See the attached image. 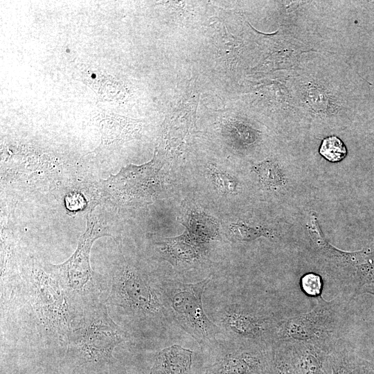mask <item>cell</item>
<instances>
[{
	"label": "cell",
	"mask_w": 374,
	"mask_h": 374,
	"mask_svg": "<svg viewBox=\"0 0 374 374\" xmlns=\"http://www.w3.org/2000/svg\"><path fill=\"white\" fill-rule=\"evenodd\" d=\"M283 342L287 346L295 374H332L331 351L308 343Z\"/></svg>",
	"instance_id": "cell-9"
},
{
	"label": "cell",
	"mask_w": 374,
	"mask_h": 374,
	"mask_svg": "<svg viewBox=\"0 0 374 374\" xmlns=\"http://www.w3.org/2000/svg\"><path fill=\"white\" fill-rule=\"evenodd\" d=\"M127 337L111 318L107 305L100 301L75 316L68 335L66 355L80 365H109L113 362L115 348Z\"/></svg>",
	"instance_id": "cell-1"
},
{
	"label": "cell",
	"mask_w": 374,
	"mask_h": 374,
	"mask_svg": "<svg viewBox=\"0 0 374 374\" xmlns=\"http://www.w3.org/2000/svg\"><path fill=\"white\" fill-rule=\"evenodd\" d=\"M193 352L178 345L163 348L154 364L168 374H191Z\"/></svg>",
	"instance_id": "cell-13"
},
{
	"label": "cell",
	"mask_w": 374,
	"mask_h": 374,
	"mask_svg": "<svg viewBox=\"0 0 374 374\" xmlns=\"http://www.w3.org/2000/svg\"><path fill=\"white\" fill-rule=\"evenodd\" d=\"M66 204L68 208L71 211L78 210L83 207L84 199L80 194H70L66 197Z\"/></svg>",
	"instance_id": "cell-19"
},
{
	"label": "cell",
	"mask_w": 374,
	"mask_h": 374,
	"mask_svg": "<svg viewBox=\"0 0 374 374\" xmlns=\"http://www.w3.org/2000/svg\"><path fill=\"white\" fill-rule=\"evenodd\" d=\"M272 347L238 345L208 368L215 374H272Z\"/></svg>",
	"instance_id": "cell-8"
},
{
	"label": "cell",
	"mask_w": 374,
	"mask_h": 374,
	"mask_svg": "<svg viewBox=\"0 0 374 374\" xmlns=\"http://www.w3.org/2000/svg\"><path fill=\"white\" fill-rule=\"evenodd\" d=\"M301 285L303 292L311 296L321 295L323 283L320 276L316 274L308 273L304 275L301 279Z\"/></svg>",
	"instance_id": "cell-17"
},
{
	"label": "cell",
	"mask_w": 374,
	"mask_h": 374,
	"mask_svg": "<svg viewBox=\"0 0 374 374\" xmlns=\"http://www.w3.org/2000/svg\"><path fill=\"white\" fill-rule=\"evenodd\" d=\"M213 177L220 190L223 193H232L235 190V181L224 173L213 171Z\"/></svg>",
	"instance_id": "cell-18"
},
{
	"label": "cell",
	"mask_w": 374,
	"mask_h": 374,
	"mask_svg": "<svg viewBox=\"0 0 374 374\" xmlns=\"http://www.w3.org/2000/svg\"><path fill=\"white\" fill-rule=\"evenodd\" d=\"M98 126L102 134V144L106 146L135 138L141 128L136 121L116 115L103 118Z\"/></svg>",
	"instance_id": "cell-12"
},
{
	"label": "cell",
	"mask_w": 374,
	"mask_h": 374,
	"mask_svg": "<svg viewBox=\"0 0 374 374\" xmlns=\"http://www.w3.org/2000/svg\"><path fill=\"white\" fill-rule=\"evenodd\" d=\"M272 374H295L286 344L277 341L272 347Z\"/></svg>",
	"instance_id": "cell-15"
},
{
	"label": "cell",
	"mask_w": 374,
	"mask_h": 374,
	"mask_svg": "<svg viewBox=\"0 0 374 374\" xmlns=\"http://www.w3.org/2000/svg\"><path fill=\"white\" fill-rule=\"evenodd\" d=\"M25 292L34 312L38 332L47 340L67 343L75 312L58 281L35 262L23 271Z\"/></svg>",
	"instance_id": "cell-2"
},
{
	"label": "cell",
	"mask_w": 374,
	"mask_h": 374,
	"mask_svg": "<svg viewBox=\"0 0 374 374\" xmlns=\"http://www.w3.org/2000/svg\"><path fill=\"white\" fill-rule=\"evenodd\" d=\"M108 235L103 227L97 225L95 217L89 215L87 230L81 235L73 254L65 262L51 265L48 269V272L64 290L76 312L100 301L102 286L94 276L89 257L93 242Z\"/></svg>",
	"instance_id": "cell-4"
},
{
	"label": "cell",
	"mask_w": 374,
	"mask_h": 374,
	"mask_svg": "<svg viewBox=\"0 0 374 374\" xmlns=\"http://www.w3.org/2000/svg\"><path fill=\"white\" fill-rule=\"evenodd\" d=\"M221 326L239 345L271 348L277 342V333L284 318L261 308L231 304L220 313Z\"/></svg>",
	"instance_id": "cell-7"
},
{
	"label": "cell",
	"mask_w": 374,
	"mask_h": 374,
	"mask_svg": "<svg viewBox=\"0 0 374 374\" xmlns=\"http://www.w3.org/2000/svg\"><path fill=\"white\" fill-rule=\"evenodd\" d=\"M106 302L136 321H159L168 315L159 287L127 262L120 263L113 271Z\"/></svg>",
	"instance_id": "cell-5"
},
{
	"label": "cell",
	"mask_w": 374,
	"mask_h": 374,
	"mask_svg": "<svg viewBox=\"0 0 374 374\" xmlns=\"http://www.w3.org/2000/svg\"><path fill=\"white\" fill-rule=\"evenodd\" d=\"M210 280L207 278L195 283L169 281L159 287L167 314L202 346L213 343L220 332L203 308L202 295Z\"/></svg>",
	"instance_id": "cell-6"
},
{
	"label": "cell",
	"mask_w": 374,
	"mask_h": 374,
	"mask_svg": "<svg viewBox=\"0 0 374 374\" xmlns=\"http://www.w3.org/2000/svg\"><path fill=\"white\" fill-rule=\"evenodd\" d=\"M82 74L85 83L89 85L102 100L120 99L126 93L123 85L118 80L101 71L96 72L86 68L82 70Z\"/></svg>",
	"instance_id": "cell-14"
},
{
	"label": "cell",
	"mask_w": 374,
	"mask_h": 374,
	"mask_svg": "<svg viewBox=\"0 0 374 374\" xmlns=\"http://www.w3.org/2000/svg\"><path fill=\"white\" fill-rule=\"evenodd\" d=\"M149 374H168L159 366L155 364H153Z\"/></svg>",
	"instance_id": "cell-20"
},
{
	"label": "cell",
	"mask_w": 374,
	"mask_h": 374,
	"mask_svg": "<svg viewBox=\"0 0 374 374\" xmlns=\"http://www.w3.org/2000/svg\"><path fill=\"white\" fill-rule=\"evenodd\" d=\"M332 374H374V363L339 340L330 353Z\"/></svg>",
	"instance_id": "cell-11"
},
{
	"label": "cell",
	"mask_w": 374,
	"mask_h": 374,
	"mask_svg": "<svg viewBox=\"0 0 374 374\" xmlns=\"http://www.w3.org/2000/svg\"><path fill=\"white\" fill-rule=\"evenodd\" d=\"M204 374H215V373H214L212 371L208 368L206 371L204 373Z\"/></svg>",
	"instance_id": "cell-21"
},
{
	"label": "cell",
	"mask_w": 374,
	"mask_h": 374,
	"mask_svg": "<svg viewBox=\"0 0 374 374\" xmlns=\"http://www.w3.org/2000/svg\"><path fill=\"white\" fill-rule=\"evenodd\" d=\"M350 300L343 294L331 301L321 294L317 296V304L310 311L281 320L277 341L308 343L331 351L340 340Z\"/></svg>",
	"instance_id": "cell-3"
},
{
	"label": "cell",
	"mask_w": 374,
	"mask_h": 374,
	"mask_svg": "<svg viewBox=\"0 0 374 374\" xmlns=\"http://www.w3.org/2000/svg\"><path fill=\"white\" fill-rule=\"evenodd\" d=\"M155 249L163 259L175 266L183 267L195 265L205 253V247L198 244L188 234L156 242Z\"/></svg>",
	"instance_id": "cell-10"
},
{
	"label": "cell",
	"mask_w": 374,
	"mask_h": 374,
	"mask_svg": "<svg viewBox=\"0 0 374 374\" xmlns=\"http://www.w3.org/2000/svg\"><path fill=\"white\" fill-rule=\"evenodd\" d=\"M319 153L328 161L335 163L345 158L347 150L341 140L335 136H331L323 140Z\"/></svg>",
	"instance_id": "cell-16"
}]
</instances>
